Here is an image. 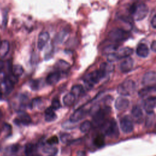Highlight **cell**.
<instances>
[{"label":"cell","mask_w":156,"mask_h":156,"mask_svg":"<svg viewBox=\"0 0 156 156\" xmlns=\"http://www.w3.org/2000/svg\"><path fill=\"white\" fill-rule=\"evenodd\" d=\"M70 64L64 60H59L55 65V68L58 71H66L70 68Z\"/></svg>","instance_id":"44dd1931"},{"label":"cell","mask_w":156,"mask_h":156,"mask_svg":"<svg viewBox=\"0 0 156 156\" xmlns=\"http://www.w3.org/2000/svg\"><path fill=\"white\" fill-rule=\"evenodd\" d=\"M91 123L90 121L86 120L82 122L80 125V130L82 133H87L91 129Z\"/></svg>","instance_id":"4dcf8cb0"},{"label":"cell","mask_w":156,"mask_h":156,"mask_svg":"<svg viewBox=\"0 0 156 156\" xmlns=\"http://www.w3.org/2000/svg\"><path fill=\"white\" fill-rule=\"evenodd\" d=\"M131 114L133 119L136 122H142L143 118V113L141 108L138 105H135L133 107L131 110Z\"/></svg>","instance_id":"4fadbf2b"},{"label":"cell","mask_w":156,"mask_h":156,"mask_svg":"<svg viewBox=\"0 0 156 156\" xmlns=\"http://www.w3.org/2000/svg\"><path fill=\"white\" fill-rule=\"evenodd\" d=\"M10 44L7 40H3L0 43V57H4L9 52Z\"/></svg>","instance_id":"7402d4cb"},{"label":"cell","mask_w":156,"mask_h":156,"mask_svg":"<svg viewBox=\"0 0 156 156\" xmlns=\"http://www.w3.org/2000/svg\"><path fill=\"white\" fill-rule=\"evenodd\" d=\"M49 38H50V35L48 32H43L40 33L38 37L37 48L40 50L43 49L46 46V44H47L48 41H49Z\"/></svg>","instance_id":"30bf717a"},{"label":"cell","mask_w":156,"mask_h":156,"mask_svg":"<svg viewBox=\"0 0 156 156\" xmlns=\"http://www.w3.org/2000/svg\"><path fill=\"white\" fill-rule=\"evenodd\" d=\"M118 45L116 44H110L107 46V47H105L104 49V52L105 54H107V55L110 54V53H113L115 52V51H116L118 49Z\"/></svg>","instance_id":"d6a6232c"},{"label":"cell","mask_w":156,"mask_h":156,"mask_svg":"<svg viewBox=\"0 0 156 156\" xmlns=\"http://www.w3.org/2000/svg\"><path fill=\"white\" fill-rule=\"evenodd\" d=\"M85 111L82 108H79L76 110L69 118V121L72 122H77L80 119H82L85 115Z\"/></svg>","instance_id":"e0dca14e"},{"label":"cell","mask_w":156,"mask_h":156,"mask_svg":"<svg viewBox=\"0 0 156 156\" xmlns=\"http://www.w3.org/2000/svg\"><path fill=\"white\" fill-rule=\"evenodd\" d=\"M14 83L9 79H5L1 84V90H0L2 92H4L6 94L10 93L13 88Z\"/></svg>","instance_id":"5bb4252c"},{"label":"cell","mask_w":156,"mask_h":156,"mask_svg":"<svg viewBox=\"0 0 156 156\" xmlns=\"http://www.w3.org/2000/svg\"><path fill=\"white\" fill-rule=\"evenodd\" d=\"M71 138V136L68 133H63L60 136V139H61L62 141L64 143H67L69 141H70Z\"/></svg>","instance_id":"74e56055"},{"label":"cell","mask_w":156,"mask_h":156,"mask_svg":"<svg viewBox=\"0 0 156 156\" xmlns=\"http://www.w3.org/2000/svg\"><path fill=\"white\" fill-rule=\"evenodd\" d=\"M24 152L26 156H41L38 152L37 146L32 143L26 144Z\"/></svg>","instance_id":"2e32d148"},{"label":"cell","mask_w":156,"mask_h":156,"mask_svg":"<svg viewBox=\"0 0 156 156\" xmlns=\"http://www.w3.org/2000/svg\"><path fill=\"white\" fill-rule=\"evenodd\" d=\"M151 49L152 51L156 52V40H154L152 42L151 44Z\"/></svg>","instance_id":"ab89813d"},{"label":"cell","mask_w":156,"mask_h":156,"mask_svg":"<svg viewBox=\"0 0 156 156\" xmlns=\"http://www.w3.org/2000/svg\"><path fill=\"white\" fill-rule=\"evenodd\" d=\"M47 143L49 145H53V144H58V138L57 136H52L51 137H50L49 138H48L46 141Z\"/></svg>","instance_id":"d590c367"},{"label":"cell","mask_w":156,"mask_h":156,"mask_svg":"<svg viewBox=\"0 0 156 156\" xmlns=\"http://www.w3.org/2000/svg\"><path fill=\"white\" fill-rule=\"evenodd\" d=\"M57 118V115L54 112V109L49 107L45 110V116L44 119L45 121L47 122H51L54 121Z\"/></svg>","instance_id":"d4e9b609"},{"label":"cell","mask_w":156,"mask_h":156,"mask_svg":"<svg viewBox=\"0 0 156 156\" xmlns=\"http://www.w3.org/2000/svg\"><path fill=\"white\" fill-rule=\"evenodd\" d=\"M24 73V69L20 65H15L12 67V74L16 77L21 76Z\"/></svg>","instance_id":"f1b7e54d"},{"label":"cell","mask_w":156,"mask_h":156,"mask_svg":"<svg viewBox=\"0 0 156 156\" xmlns=\"http://www.w3.org/2000/svg\"><path fill=\"white\" fill-rule=\"evenodd\" d=\"M18 149H19V146H18V145H13L12 147L11 151H12V153H15V152H18Z\"/></svg>","instance_id":"60d3db41"},{"label":"cell","mask_w":156,"mask_h":156,"mask_svg":"<svg viewBox=\"0 0 156 156\" xmlns=\"http://www.w3.org/2000/svg\"><path fill=\"white\" fill-rule=\"evenodd\" d=\"M135 83L132 80H127L121 83L117 88V92L122 96H130L135 90Z\"/></svg>","instance_id":"7a4b0ae2"},{"label":"cell","mask_w":156,"mask_h":156,"mask_svg":"<svg viewBox=\"0 0 156 156\" xmlns=\"http://www.w3.org/2000/svg\"><path fill=\"white\" fill-rule=\"evenodd\" d=\"M76 100V96L71 93H68L66 94L63 98V102L66 106L72 105Z\"/></svg>","instance_id":"484cf974"},{"label":"cell","mask_w":156,"mask_h":156,"mask_svg":"<svg viewBox=\"0 0 156 156\" xmlns=\"http://www.w3.org/2000/svg\"><path fill=\"white\" fill-rule=\"evenodd\" d=\"M112 66L113 65H110V64H108L107 63H105V62H104V63L101 64L99 69L98 70L101 73L103 78L106 76V75L108 74V73L112 71V68H113Z\"/></svg>","instance_id":"cb8c5ba5"},{"label":"cell","mask_w":156,"mask_h":156,"mask_svg":"<svg viewBox=\"0 0 156 156\" xmlns=\"http://www.w3.org/2000/svg\"><path fill=\"white\" fill-rule=\"evenodd\" d=\"M0 132H1V131H0Z\"/></svg>","instance_id":"f6af8a7d"},{"label":"cell","mask_w":156,"mask_h":156,"mask_svg":"<svg viewBox=\"0 0 156 156\" xmlns=\"http://www.w3.org/2000/svg\"><path fill=\"white\" fill-rule=\"evenodd\" d=\"M136 53L139 57L145 58L147 57L149 53V49L146 44L141 43L137 46Z\"/></svg>","instance_id":"9a60e30c"},{"label":"cell","mask_w":156,"mask_h":156,"mask_svg":"<svg viewBox=\"0 0 156 156\" xmlns=\"http://www.w3.org/2000/svg\"><path fill=\"white\" fill-rule=\"evenodd\" d=\"M130 13L133 15V17L136 21H141L143 20L148 13L149 9L147 6L144 4H133L130 7Z\"/></svg>","instance_id":"6da1fadb"},{"label":"cell","mask_w":156,"mask_h":156,"mask_svg":"<svg viewBox=\"0 0 156 156\" xmlns=\"http://www.w3.org/2000/svg\"><path fill=\"white\" fill-rule=\"evenodd\" d=\"M102 126H104V132L106 135L110 137H118L119 136V129L115 119L112 118L108 120Z\"/></svg>","instance_id":"5b68a950"},{"label":"cell","mask_w":156,"mask_h":156,"mask_svg":"<svg viewBox=\"0 0 156 156\" xmlns=\"http://www.w3.org/2000/svg\"><path fill=\"white\" fill-rule=\"evenodd\" d=\"M120 127L122 131L126 133H129L133 130V124L132 119L128 116H124L120 121Z\"/></svg>","instance_id":"9c48e42d"},{"label":"cell","mask_w":156,"mask_h":156,"mask_svg":"<svg viewBox=\"0 0 156 156\" xmlns=\"http://www.w3.org/2000/svg\"><path fill=\"white\" fill-rule=\"evenodd\" d=\"M2 117V112L0 111V120L1 119Z\"/></svg>","instance_id":"b9f144b4"},{"label":"cell","mask_w":156,"mask_h":156,"mask_svg":"<svg viewBox=\"0 0 156 156\" xmlns=\"http://www.w3.org/2000/svg\"><path fill=\"white\" fill-rule=\"evenodd\" d=\"M103 77L99 70L94 71L89 73L84 79V83L88 88H91L94 84L98 83Z\"/></svg>","instance_id":"8992f818"},{"label":"cell","mask_w":156,"mask_h":156,"mask_svg":"<svg viewBox=\"0 0 156 156\" xmlns=\"http://www.w3.org/2000/svg\"><path fill=\"white\" fill-rule=\"evenodd\" d=\"M18 123H21L24 125H29L31 122V118L30 116L24 112H20L18 113V118L15 119Z\"/></svg>","instance_id":"d6986e66"},{"label":"cell","mask_w":156,"mask_h":156,"mask_svg":"<svg viewBox=\"0 0 156 156\" xmlns=\"http://www.w3.org/2000/svg\"><path fill=\"white\" fill-rule=\"evenodd\" d=\"M107 60L108 62L110 63H112V62H116L119 59L118 57V55H117V53L116 52H113V53H110L109 54L107 55Z\"/></svg>","instance_id":"e575fe53"},{"label":"cell","mask_w":156,"mask_h":156,"mask_svg":"<svg viewBox=\"0 0 156 156\" xmlns=\"http://www.w3.org/2000/svg\"><path fill=\"white\" fill-rule=\"evenodd\" d=\"M116 53L119 59H121L124 58H126L127 57H129L133 53V49L129 47H124L121 49Z\"/></svg>","instance_id":"ffe728a7"},{"label":"cell","mask_w":156,"mask_h":156,"mask_svg":"<svg viewBox=\"0 0 156 156\" xmlns=\"http://www.w3.org/2000/svg\"><path fill=\"white\" fill-rule=\"evenodd\" d=\"M51 107L54 110H57L60 107V102L58 99H54L52 100Z\"/></svg>","instance_id":"8d00e7d4"},{"label":"cell","mask_w":156,"mask_h":156,"mask_svg":"<svg viewBox=\"0 0 156 156\" xmlns=\"http://www.w3.org/2000/svg\"><path fill=\"white\" fill-rule=\"evenodd\" d=\"M151 24L153 28L156 29V15H155L152 17V18L151 21Z\"/></svg>","instance_id":"f35d334b"},{"label":"cell","mask_w":156,"mask_h":156,"mask_svg":"<svg viewBox=\"0 0 156 156\" xmlns=\"http://www.w3.org/2000/svg\"><path fill=\"white\" fill-rule=\"evenodd\" d=\"M2 92L0 90V99L2 98Z\"/></svg>","instance_id":"7bdbcfd3"},{"label":"cell","mask_w":156,"mask_h":156,"mask_svg":"<svg viewBox=\"0 0 156 156\" xmlns=\"http://www.w3.org/2000/svg\"><path fill=\"white\" fill-rule=\"evenodd\" d=\"M155 105H156V99H144L143 107L146 112L147 113V112H152L153 109L155 107Z\"/></svg>","instance_id":"603a6c76"},{"label":"cell","mask_w":156,"mask_h":156,"mask_svg":"<svg viewBox=\"0 0 156 156\" xmlns=\"http://www.w3.org/2000/svg\"><path fill=\"white\" fill-rule=\"evenodd\" d=\"M66 32L65 31H61L60 32H59L55 37V42L56 43H60L63 41V40H64L65 37H66Z\"/></svg>","instance_id":"836d02e7"},{"label":"cell","mask_w":156,"mask_h":156,"mask_svg":"<svg viewBox=\"0 0 156 156\" xmlns=\"http://www.w3.org/2000/svg\"><path fill=\"white\" fill-rule=\"evenodd\" d=\"M60 79V74L59 72H53L50 73L46 77V83L49 85H54L57 83Z\"/></svg>","instance_id":"ac0fdd59"},{"label":"cell","mask_w":156,"mask_h":156,"mask_svg":"<svg viewBox=\"0 0 156 156\" xmlns=\"http://www.w3.org/2000/svg\"><path fill=\"white\" fill-rule=\"evenodd\" d=\"M142 84L146 87L156 85V72L151 71L144 74L142 79Z\"/></svg>","instance_id":"ba28073f"},{"label":"cell","mask_w":156,"mask_h":156,"mask_svg":"<svg viewBox=\"0 0 156 156\" xmlns=\"http://www.w3.org/2000/svg\"><path fill=\"white\" fill-rule=\"evenodd\" d=\"M83 91V88L80 85H76L72 87L71 92L76 97L79 96Z\"/></svg>","instance_id":"f546056e"},{"label":"cell","mask_w":156,"mask_h":156,"mask_svg":"<svg viewBox=\"0 0 156 156\" xmlns=\"http://www.w3.org/2000/svg\"><path fill=\"white\" fill-rule=\"evenodd\" d=\"M155 118H156V115L153 111L147 112L146 116V122H145L146 126L148 128L151 127L154 123L155 121Z\"/></svg>","instance_id":"4316f807"},{"label":"cell","mask_w":156,"mask_h":156,"mask_svg":"<svg viewBox=\"0 0 156 156\" xmlns=\"http://www.w3.org/2000/svg\"><path fill=\"white\" fill-rule=\"evenodd\" d=\"M94 144L98 147H101L105 144V138L102 134H99L93 140Z\"/></svg>","instance_id":"83f0119b"},{"label":"cell","mask_w":156,"mask_h":156,"mask_svg":"<svg viewBox=\"0 0 156 156\" xmlns=\"http://www.w3.org/2000/svg\"><path fill=\"white\" fill-rule=\"evenodd\" d=\"M155 130H156V124H155Z\"/></svg>","instance_id":"ee69618b"},{"label":"cell","mask_w":156,"mask_h":156,"mask_svg":"<svg viewBox=\"0 0 156 156\" xmlns=\"http://www.w3.org/2000/svg\"><path fill=\"white\" fill-rule=\"evenodd\" d=\"M110 112V108L106 107L102 109L99 108L95 113L93 114V124L96 127L102 126L105 122V118Z\"/></svg>","instance_id":"3957f363"},{"label":"cell","mask_w":156,"mask_h":156,"mask_svg":"<svg viewBox=\"0 0 156 156\" xmlns=\"http://www.w3.org/2000/svg\"><path fill=\"white\" fill-rule=\"evenodd\" d=\"M133 65V60L130 57L126 58L119 65V68L122 73H126L131 71Z\"/></svg>","instance_id":"8fae6325"},{"label":"cell","mask_w":156,"mask_h":156,"mask_svg":"<svg viewBox=\"0 0 156 156\" xmlns=\"http://www.w3.org/2000/svg\"><path fill=\"white\" fill-rule=\"evenodd\" d=\"M130 36L129 32L121 28H115L108 34L109 38L115 42L123 41Z\"/></svg>","instance_id":"277c9868"},{"label":"cell","mask_w":156,"mask_h":156,"mask_svg":"<svg viewBox=\"0 0 156 156\" xmlns=\"http://www.w3.org/2000/svg\"><path fill=\"white\" fill-rule=\"evenodd\" d=\"M138 96L144 99H156V86L146 87L138 91Z\"/></svg>","instance_id":"52a82bcc"},{"label":"cell","mask_w":156,"mask_h":156,"mask_svg":"<svg viewBox=\"0 0 156 156\" xmlns=\"http://www.w3.org/2000/svg\"><path fill=\"white\" fill-rule=\"evenodd\" d=\"M43 152L46 154H49V155L53 156L57 154V149L55 147H54L52 146H51V145H49V146L44 147Z\"/></svg>","instance_id":"1f68e13d"},{"label":"cell","mask_w":156,"mask_h":156,"mask_svg":"<svg viewBox=\"0 0 156 156\" xmlns=\"http://www.w3.org/2000/svg\"><path fill=\"white\" fill-rule=\"evenodd\" d=\"M129 105V101L122 96L118 97L115 102V107L118 110H124Z\"/></svg>","instance_id":"7c38bea8"}]
</instances>
